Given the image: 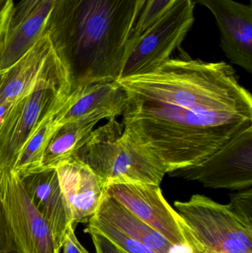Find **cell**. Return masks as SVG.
Masks as SVG:
<instances>
[{"instance_id": "6da1fadb", "label": "cell", "mask_w": 252, "mask_h": 253, "mask_svg": "<svg viewBox=\"0 0 252 253\" xmlns=\"http://www.w3.org/2000/svg\"><path fill=\"white\" fill-rule=\"evenodd\" d=\"M180 50L152 72L118 80L124 129L167 174L201 165L252 126V95L234 68Z\"/></svg>"}, {"instance_id": "7a4b0ae2", "label": "cell", "mask_w": 252, "mask_h": 253, "mask_svg": "<svg viewBox=\"0 0 252 253\" xmlns=\"http://www.w3.org/2000/svg\"><path fill=\"white\" fill-rule=\"evenodd\" d=\"M137 0H56L46 31L69 73L71 90L118 80Z\"/></svg>"}, {"instance_id": "3957f363", "label": "cell", "mask_w": 252, "mask_h": 253, "mask_svg": "<svg viewBox=\"0 0 252 253\" xmlns=\"http://www.w3.org/2000/svg\"><path fill=\"white\" fill-rule=\"evenodd\" d=\"M76 156L93 170L105 189L121 182L160 185L167 174L163 165L117 119L93 129Z\"/></svg>"}, {"instance_id": "277c9868", "label": "cell", "mask_w": 252, "mask_h": 253, "mask_svg": "<svg viewBox=\"0 0 252 253\" xmlns=\"http://www.w3.org/2000/svg\"><path fill=\"white\" fill-rule=\"evenodd\" d=\"M190 251L203 253H252V227L244 224L229 205L204 195L175 202Z\"/></svg>"}, {"instance_id": "5b68a950", "label": "cell", "mask_w": 252, "mask_h": 253, "mask_svg": "<svg viewBox=\"0 0 252 253\" xmlns=\"http://www.w3.org/2000/svg\"><path fill=\"white\" fill-rule=\"evenodd\" d=\"M195 4L192 0H173L144 32L127 42L118 80L152 72L170 59L195 22Z\"/></svg>"}, {"instance_id": "8992f818", "label": "cell", "mask_w": 252, "mask_h": 253, "mask_svg": "<svg viewBox=\"0 0 252 253\" xmlns=\"http://www.w3.org/2000/svg\"><path fill=\"white\" fill-rule=\"evenodd\" d=\"M37 88H52L69 94V73L50 36L43 31L34 45L6 70L0 84V104L14 103Z\"/></svg>"}, {"instance_id": "52a82bcc", "label": "cell", "mask_w": 252, "mask_h": 253, "mask_svg": "<svg viewBox=\"0 0 252 253\" xmlns=\"http://www.w3.org/2000/svg\"><path fill=\"white\" fill-rule=\"evenodd\" d=\"M68 94L52 88H37L12 105L0 127V175L13 168L24 144L57 112Z\"/></svg>"}, {"instance_id": "ba28073f", "label": "cell", "mask_w": 252, "mask_h": 253, "mask_svg": "<svg viewBox=\"0 0 252 253\" xmlns=\"http://www.w3.org/2000/svg\"><path fill=\"white\" fill-rule=\"evenodd\" d=\"M168 175L197 181L209 188L242 190L252 187V126L232 137L201 165Z\"/></svg>"}, {"instance_id": "9c48e42d", "label": "cell", "mask_w": 252, "mask_h": 253, "mask_svg": "<svg viewBox=\"0 0 252 253\" xmlns=\"http://www.w3.org/2000/svg\"><path fill=\"white\" fill-rule=\"evenodd\" d=\"M0 201L25 253H60L51 227L36 208L13 170L0 175Z\"/></svg>"}, {"instance_id": "30bf717a", "label": "cell", "mask_w": 252, "mask_h": 253, "mask_svg": "<svg viewBox=\"0 0 252 253\" xmlns=\"http://www.w3.org/2000/svg\"><path fill=\"white\" fill-rule=\"evenodd\" d=\"M105 193L161 233L170 243L188 248L180 226L181 217L164 199L160 185L114 183L107 187Z\"/></svg>"}, {"instance_id": "8fae6325", "label": "cell", "mask_w": 252, "mask_h": 253, "mask_svg": "<svg viewBox=\"0 0 252 253\" xmlns=\"http://www.w3.org/2000/svg\"><path fill=\"white\" fill-rule=\"evenodd\" d=\"M208 8L220 33V47L235 65L252 74V6L235 0H192Z\"/></svg>"}, {"instance_id": "7c38bea8", "label": "cell", "mask_w": 252, "mask_h": 253, "mask_svg": "<svg viewBox=\"0 0 252 253\" xmlns=\"http://www.w3.org/2000/svg\"><path fill=\"white\" fill-rule=\"evenodd\" d=\"M56 169L74 225L88 222L97 211L106 189L76 155L62 161Z\"/></svg>"}, {"instance_id": "4fadbf2b", "label": "cell", "mask_w": 252, "mask_h": 253, "mask_svg": "<svg viewBox=\"0 0 252 253\" xmlns=\"http://www.w3.org/2000/svg\"><path fill=\"white\" fill-rule=\"evenodd\" d=\"M127 104V94L117 80L102 81L77 87L68 95L53 117L59 126L67 122L93 114L106 120L122 115Z\"/></svg>"}, {"instance_id": "5bb4252c", "label": "cell", "mask_w": 252, "mask_h": 253, "mask_svg": "<svg viewBox=\"0 0 252 253\" xmlns=\"http://www.w3.org/2000/svg\"><path fill=\"white\" fill-rule=\"evenodd\" d=\"M21 181L30 199L51 227L61 250L67 227L73 223L56 168L29 174L21 178Z\"/></svg>"}, {"instance_id": "9a60e30c", "label": "cell", "mask_w": 252, "mask_h": 253, "mask_svg": "<svg viewBox=\"0 0 252 253\" xmlns=\"http://www.w3.org/2000/svg\"><path fill=\"white\" fill-rule=\"evenodd\" d=\"M93 215L105 220L124 234L157 253H183L190 251L186 247L176 246L170 243L161 233L133 215L106 193Z\"/></svg>"}, {"instance_id": "2e32d148", "label": "cell", "mask_w": 252, "mask_h": 253, "mask_svg": "<svg viewBox=\"0 0 252 253\" xmlns=\"http://www.w3.org/2000/svg\"><path fill=\"white\" fill-rule=\"evenodd\" d=\"M105 116L93 114L61 125L50 139L43 160V169L56 168L62 161L75 156L95 126Z\"/></svg>"}, {"instance_id": "e0dca14e", "label": "cell", "mask_w": 252, "mask_h": 253, "mask_svg": "<svg viewBox=\"0 0 252 253\" xmlns=\"http://www.w3.org/2000/svg\"><path fill=\"white\" fill-rule=\"evenodd\" d=\"M55 1L43 0L20 25L9 31L0 57V71H6L16 63L39 38Z\"/></svg>"}, {"instance_id": "ac0fdd59", "label": "cell", "mask_w": 252, "mask_h": 253, "mask_svg": "<svg viewBox=\"0 0 252 253\" xmlns=\"http://www.w3.org/2000/svg\"><path fill=\"white\" fill-rule=\"evenodd\" d=\"M55 115V114H54ZM48 117L24 144L16 158L13 169L21 178L43 169V160L50 139L59 126Z\"/></svg>"}, {"instance_id": "d6986e66", "label": "cell", "mask_w": 252, "mask_h": 253, "mask_svg": "<svg viewBox=\"0 0 252 253\" xmlns=\"http://www.w3.org/2000/svg\"><path fill=\"white\" fill-rule=\"evenodd\" d=\"M87 224V228L96 230L104 235L125 253H157L96 215H93Z\"/></svg>"}, {"instance_id": "ffe728a7", "label": "cell", "mask_w": 252, "mask_h": 253, "mask_svg": "<svg viewBox=\"0 0 252 253\" xmlns=\"http://www.w3.org/2000/svg\"><path fill=\"white\" fill-rule=\"evenodd\" d=\"M173 0H146L130 32L128 41L144 32L165 11Z\"/></svg>"}, {"instance_id": "44dd1931", "label": "cell", "mask_w": 252, "mask_h": 253, "mask_svg": "<svg viewBox=\"0 0 252 253\" xmlns=\"http://www.w3.org/2000/svg\"><path fill=\"white\" fill-rule=\"evenodd\" d=\"M228 205L244 224L252 227V187L230 194V203Z\"/></svg>"}, {"instance_id": "7402d4cb", "label": "cell", "mask_w": 252, "mask_h": 253, "mask_svg": "<svg viewBox=\"0 0 252 253\" xmlns=\"http://www.w3.org/2000/svg\"><path fill=\"white\" fill-rule=\"evenodd\" d=\"M0 253H25L7 221L0 201Z\"/></svg>"}, {"instance_id": "603a6c76", "label": "cell", "mask_w": 252, "mask_h": 253, "mask_svg": "<svg viewBox=\"0 0 252 253\" xmlns=\"http://www.w3.org/2000/svg\"><path fill=\"white\" fill-rule=\"evenodd\" d=\"M14 7L13 0H6L4 5L0 9V57L10 31ZM1 71H3L0 72Z\"/></svg>"}, {"instance_id": "cb8c5ba5", "label": "cell", "mask_w": 252, "mask_h": 253, "mask_svg": "<svg viewBox=\"0 0 252 253\" xmlns=\"http://www.w3.org/2000/svg\"><path fill=\"white\" fill-rule=\"evenodd\" d=\"M43 0H22L15 6L10 31L20 25Z\"/></svg>"}, {"instance_id": "d4e9b609", "label": "cell", "mask_w": 252, "mask_h": 253, "mask_svg": "<svg viewBox=\"0 0 252 253\" xmlns=\"http://www.w3.org/2000/svg\"><path fill=\"white\" fill-rule=\"evenodd\" d=\"M84 231L91 236L96 253H125L99 232L90 228H86Z\"/></svg>"}, {"instance_id": "484cf974", "label": "cell", "mask_w": 252, "mask_h": 253, "mask_svg": "<svg viewBox=\"0 0 252 253\" xmlns=\"http://www.w3.org/2000/svg\"><path fill=\"white\" fill-rule=\"evenodd\" d=\"M62 250V253H90L77 239L73 224H71L67 227L61 246V251Z\"/></svg>"}, {"instance_id": "4316f807", "label": "cell", "mask_w": 252, "mask_h": 253, "mask_svg": "<svg viewBox=\"0 0 252 253\" xmlns=\"http://www.w3.org/2000/svg\"><path fill=\"white\" fill-rule=\"evenodd\" d=\"M13 103H10V102H6V103L0 104V127L4 122V118L7 115L8 111L11 108L12 105Z\"/></svg>"}, {"instance_id": "83f0119b", "label": "cell", "mask_w": 252, "mask_h": 253, "mask_svg": "<svg viewBox=\"0 0 252 253\" xmlns=\"http://www.w3.org/2000/svg\"><path fill=\"white\" fill-rule=\"evenodd\" d=\"M145 1H146V0H137V3H136V11H135L134 14V24L135 22H136V19H137L138 16H139V12H140V10H142V7H143Z\"/></svg>"}, {"instance_id": "f1b7e54d", "label": "cell", "mask_w": 252, "mask_h": 253, "mask_svg": "<svg viewBox=\"0 0 252 253\" xmlns=\"http://www.w3.org/2000/svg\"><path fill=\"white\" fill-rule=\"evenodd\" d=\"M4 72H5V71H1V72H0V84H1V81H2L3 76H4Z\"/></svg>"}, {"instance_id": "f546056e", "label": "cell", "mask_w": 252, "mask_h": 253, "mask_svg": "<svg viewBox=\"0 0 252 253\" xmlns=\"http://www.w3.org/2000/svg\"><path fill=\"white\" fill-rule=\"evenodd\" d=\"M5 1H5H0V9H1V7H2V6L4 5V2H5Z\"/></svg>"}, {"instance_id": "4dcf8cb0", "label": "cell", "mask_w": 252, "mask_h": 253, "mask_svg": "<svg viewBox=\"0 0 252 253\" xmlns=\"http://www.w3.org/2000/svg\"><path fill=\"white\" fill-rule=\"evenodd\" d=\"M191 253H203L199 252V251H190Z\"/></svg>"}, {"instance_id": "1f68e13d", "label": "cell", "mask_w": 252, "mask_h": 253, "mask_svg": "<svg viewBox=\"0 0 252 253\" xmlns=\"http://www.w3.org/2000/svg\"><path fill=\"white\" fill-rule=\"evenodd\" d=\"M5 1V0H0V1Z\"/></svg>"}]
</instances>
